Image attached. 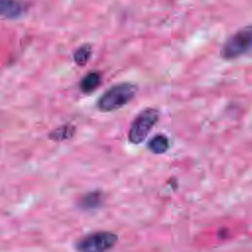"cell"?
Segmentation results:
<instances>
[{
  "label": "cell",
  "instance_id": "obj_1",
  "mask_svg": "<svg viewBox=\"0 0 252 252\" xmlns=\"http://www.w3.org/2000/svg\"><path fill=\"white\" fill-rule=\"evenodd\" d=\"M137 90L136 85L128 82L113 85L97 99L96 107L103 112L120 109L135 97Z\"/></svg>",
  "mask_w": 252,
  "mask_h": 252
},
{
  "label": "cell",
  "instance_id": "obj_2",
  "mask_svg": "<svg viewBox=\"0 0 252 252\" xmlns=\"http://www.w3.org/2000/svg\"><path fill=\"white\" fill-rule=\"evenodd\" d=\"M252 52V25L245 26L232 33L222 44L220 56L233 60Z\"/></svg>",
  "mask_w": 252,
  "mask_h": 252
},
{
  "label": "cell",
  "instance_id": "obj_3",
  "mask_svg": "<svg viewBox=\"0 0 252 252\" xmlns=\"http://www.w3.org/2000/svg\"><path fill=\"white\" fill-rule=\"evenodd\" d=\"M158 121V109L147 107L141 110L129 127L127 135L129 142L134 145H139L144 142Z\"/></svg>",
  "mask_w": 252,
  "mask_h": 252
},
{
  "label": "cell",
  "instance_id": "obj_4",
  "mask_svg": "<svg viewBox=\"0 0 252 252\" xmlns=\"http://www.w3.org/2000/svg\"><path fill=\"white\" fill-rule=\"evenodd\" d=\"M118 240L117 234L110 231H95L90 233L75 243V249L84 252H101L114 247Z\"/></svg>",
  "mask_w": 252,
  "mask_h": 252
},
{
  "label": "cell",
  "instance_id": "obj_5",
  "mask_svg": "<svg viewBox=\"0 0 252 252\" xmlns=\"http://www.w3.org/2000/svg\"><path fill=\"white\" fill-rule=\"evenodd\" d=\"M25 7L18 0H0V13L5 19L13 20L24 14Z\"/></svg>",
  "mask_w": 252,
  "mask_h": 252
},
{
  "label": "cell",
  "instance_id": "obj_6",
  "mask_svg": "<svg viewBox=\"0 0 252 252\" xmlns=\"http://www.w3.org/2000/svg\"><path fill=\"white\" fill-rule=\"evenodd\" d=\"M103 196L100 191H92L84 195L79 201V207L84 211H94L102 204Z\"/></svg>",
  "mask_w": 252,
  "mask_h": 252
},
{
  "label": "cell",
  "instance_id": "obj_7",
  "mask_svg": "<svg viewBox=\"0 0 252 252\" xmlns=\"http://www.w3.org/2000/svg\"><path fill=\"white\" fill-rule=\"evenodd\" d=\"M100 83H101L100 73L93 71V72H89L82 78L79 84V88L82 93L89 94L94 91H95L99 87Z\"/></svg>",
  "mask_w": 252,
  "mask_h": 252
},
{
  "label": "cell",
  "instance_id": "obj_8",
  "mask_svg": "<svg viewBox=\"0 0 252 252\" xmlns=\"http://www.w3.org/2000/svg\"><path fill=\"white\" fill-rule=\"evenodd\" d=\"M76 132V127L72 124H64L48 133V139L55 142H63L70 140Z\"/></svg>",
  "mask_w": 252,
  "mask_h": 252
},
{
  "label": "cell",
  "instance_id": "obj_9",
  "mask_svg": "<svg viewBox=\"0 0 252 252\" xmlns=\"http://www.w3.org/2000/svg\"><path fill=\"white\" fill-rule=\"evenodd\" d=\"M169 140L163 134H158L154 136L148 143V149L156 155L165 153L169 149Z\"/></svg>",
  "mask_w": 252,
  "mask_h": 252
},
{
  "label": "cell",
  "instance_id": "obj_10",
  "mask_svg": "<svg viewBox=\"0 0 252 252\" xmlns=\"http://www.w3.org/2000/svg\"><path fill=\"white\" fill-rule=\"evenodd\" d=\"M93 53V47L89 43L82 44L73 53V59L78 66H85Z\"/></svg>",
  "mask_w": 252,
  "mask_h": 252
}]
</instances>
